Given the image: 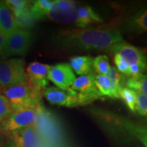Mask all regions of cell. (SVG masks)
<instances>
[{
  "label": "cell",
  "mask_w": 147,
  "mask_h": 147,
  "mask_svg": "<svg viewBox=\"0 0 147 147\" xmlns=\"http://www.w3.org/2000/svg\"><path fill=\"white\" fill-rule=\"evenodd\" d=\"M136 111L141 116H146L147 114V97L142 93H137Z\"/></svg>",
  "instance_id": "d4e9b609"
},
{
  "label": "cell",
  "mask_w": 147,
  "mask_h": 147,
  "mask_svg": "<svg viewBox=\"0 0 147 147\" xmlns=\"http://www.w3.org/2000/svg\"><path fill=\"white\" fill-rule=\"evenodd\" d=\"M127 28L130 32L142 34L147 30V12L146 10L140 11L129 19Z\"/></svg>",
  "instance_id": "e0dca14e"
},
{
  "label": "cell",
  "mask_w": 147,
  "mask_h": 147,
  "mask_svg": "<svg viewBox=\"0 0 147 147\" xmlns=\"http://www.w3.org/2000/svg\"><path fill=\"white\" fill-rule=\"evenodd\" d=\"M5 3L16 18L29 12L32 6L29 1L24 0H7Z\"/></svg>",
  "instance_id": "ffe728a7"
},
{
  "label": "cell",
  "mask_w": 147,
  "mask_h": 147,
  "mask_svg": "<svg viewBox=\"0 0 147 147\" xmlns=\"http://www.w3.org/2000/svg\"><path fill=\"white\" fill-rule=\"evenodd\" d=\"M110 67L111 66L110 65L109 59L106 55H99L93 59V68L99 74L98 75L106 76Z\"/></svg>",
  "instance_id": "44dd1931"
},
{
  "label": "cell",
  "mask_w": 147,
  "mask_h": 147,
  "mask_svg": "<svg viewBox=\"0 0 147 147\" xmlns=\"http://www.w3.org/2000/svg\"><path fill=\"white\" fill-rule=\"evenodd\" d=\"M93 59L89 56L74 57L69 60V65L77 74L82 75L92 74Z\"/></svg>",
  "instance_id": "2e32d148"
},
{
  "label": "cell",
  "mask_w": 147,
  "mask_h": 147,
  "mask_svg": "<svg viewBox=\"0 0 147 147\" xmlns=\"http://www.w3.org/2000/svg\"><path fill=\"white\" fill-rule=\"evenodd\" d=\"M134 90L136 93L147 95V77L146 75L138 74L136 76H129L126 78L125 87Z\"/></svg>",
  "instance_id": "ac0fdd59"
},
{
  "label": "cell",
  "mask_w": 147,
  "mask_h": 147,
  "mask_svg": "<svg viewBox=\"0 0 147 147\" xmlns=\"http://www.w3.org/2000/svg\"><path fill=\"white\" fill-rule=\"evenodd\" d=\"M76 79V76L69 63H62L51 66L48 80L62 90L69 89Z\"/></svg>",
  "instance_id": "9c48e42d"
},
{
  "label": "cell",
  "mask_w": 147,
  "mask_h": 147,
  "mask_svg": "<svg viewBox=\"0 0 147 147\" xmlns=\"http://www.w3.org/2000/svg\"><path fill=\"white\" fill-rule=\"evenodd\" d=\"M19 29L16 18L5 4L0 1V32L6 38Z\"/></svg>",
  "instance_id": "7c38bea8"
},
{
  "label": "cell",
  "mask_w": 147,
  "mask_h": 147,
  "mask_svg": "<svg viewBox=\"0 0 147 147\" xmlns=\"http://www.w3.org/2000/svg\"><path fill=\"white\" fill-rule=\"evenodd\" d=\"M55 42L67 49L108 51L114 45L123 42V39L116 29H74L61 31L55 36Z\"/></svg>",
  "instance_id": "6da1fadb"
},
{
  "label": "cell",
  "mask_w": 147,
  "mask_h": 147,
  "mask_svg": "<svg viewBox=\"0 0 147 147\" xmlns=\"http://www.w3.org/2000/svg\"><path fill=\"white\" fill-rule=\"evenodd\" d=\"M120 98L123 99L127 108L131 112H136V104L137 93L134 90L127 87L122 88L121 91Z\"/></svg>",
  "instance_id": "7402d4cb"
},
{
  "label": "cell",
  "mask_w": 147,
  "mask_h": 147,
  "mask_svg": "<svg viewBox=\"0 0 147 147\" xmlns=\"http://www.w3.org/2000/svg\"><path fill=\"white\" fill-rule=\"evenodd\" d=\"M95 74L93 73L80 76L78 78H76L69 88L73 91H78V93L81 94H88L99 91L95 87Z\"/></svg>",
  "instance_id": "5bb4252c"
},
{
  "label": "cell",
  "mask_w": 147,
  "mask_h": 147,
  "mask_svg": "<svg viewBox=\"0 0 147 147\" xmlns=\"http://www.w3.org/2000/svg\"><path fill=\"white\" fill-rule=\"evenodd\" d=\"M95 87L103 96L120 98L122 87L116 84L107 76L95 75Z\"/></svg>",
  "instance_id": "4fadbf2b"
},
{
  "label": "cell",
  "mask_w": 147,
  "mask_h": 147,
  "mask_svg": "<svg viewBox=\"0 0 147 147\" xmlns=\"http://www.w3.org/2000/svg\"><path fill=\"white\" fill-rule=\"evenodd\" d=\"M114 62H115L117 68L118 70L123 74H128L129 71V65L122 58L117 54H114Z\"/></svg>",
  "instance_id": "484cf974"
},
{
  "label": "cell",
  "mask_w": 147,
  "mask_h": 147,
  "mask_svg": "<svg viewBox=\"0 0 147 147\" xmlns=\"http://www.w3.org/2000/svg\"><path fill=\"white\" fill-rule=\"evenodd\" d=\"M0 94H2V89H1V86H0Z\"/></svg>",
  "instance_id": "f1b7e54d"
},
{
  "label": "cell",
  "mask_w": 147,
  "mask_h": 147,
  "mask_svg": "<svg viewBox=\"0 0 147 147\" xmlns=\"http://www.w3.org/2000/svg\"><path fill=\"white\" fill-rule=\"evenodd\" d=\"M12 112L8 101L3 94H0V124Z\"/></svg>",
  "instance_id": "cb8c5ba5"
},
{
  "label": "cell",
  "mask_w": 147,
  "mask_h": 147,
  "mask_svg": "<svg viewBox=\"0 0 147 147\" xmlns=\"http://www.w3.org/2000/svg\"><path fill=\"white\" fill-rule=\"evenodd\" d=\"M51 65L38 62H33L25 69L27 80L32 85L45 90L49 83L48 73Z\"/></svg>",
  "instance_id": "8fae6325"
},
{
  "label": "cell",
  "mask_w": 147,
  "mask_h": 147,
  "mask_svg": "<svg viewBox=\"0 0 147 147\" xmlns=\"http://www.w3.org/2000/svg\"><path fill=\"white\" fill-rule=\"evenodd\" d=\"M79 5L73 1L57 0L53 1L52 5L48 12L47 17L59 23H76L77 10Z\"/></svg>",
  "instance_id": "8992f818"
},
{
  "label": "cell",
  "mask_w": 147,
  "mask_h": 147,
  "mask_svg": "<svg viewBox=\"0 0 147 147\" xmlns=\"http://www.w3.org/2000/svg\"><path fill=\"white\" fill-rule=\"evenodd\" d=\"M5 37L2 33L0 32V57L2 56L3 46H4Z\"/></svg>",
  "instance_id": "83f0119b"
},
{
  "label": "cell",
  "mask_w": 147,
  "mask_h": 147,
  "mask_svg": "<svg viewBox=\"0 0 147 147\" xmlns=\"http://www.w3.org/2000/svg\"><path fill=\"white\" fill-rule=\"evenodd\" d=\"M43 96L52 104L65 107H76L78 106V93L70 88L62 90L55 87H46L44 90Z\"/></svg>",
  "instance_id": "ba28073f"
},
{
  "label": "cell",
  "mask_w": 147,
  "mask_h": 147,
  "mask_svg": "<svg viewBox=\"0 0 147 147\" xmlns=\"http://www.w3.org/2000/svg\"><path fill=\"white\" fill-rule=\"evenodd\" d=\"M113 54H117L129 65L136 63H146V58L142 51L138 48L128 44H117L109 49Z\"/></svg>",
  "instance_id": "30bf717a"
},
{
  "label": "cell",
  "mask_w": 147,
  "mask_h": 147,
  "mask_svg": "<svg viewBox=\"0 0 147 147\" xmlns=\"http://www.w3.org/2000/svg\"><path fill=\"white\" fill-rule=\"evenodd\" d=\"M146 63L131 64L129 66L128 76H134L138 74H142L146 70Z\"/></svg>",
  "instance_id": "4316f807"
},
{
  "label": "cell",
  "mask_w": 147,
  "mask_h": 147,
  "mask_svg": "<svg viewBox=\"0 0 147 147\" xmlns=\"http://www.w3.org/2000/svg\"><path fill=\"white\" fill-rule=\"evenodd\" d=\"M32 40V35L28 31L18 29L5 38L2 57L24 55L28 51Z\"/></svg>",
  "instance_id": "5b68a950"
},
{
  "label": "cell",
  "mask_w": 147,
  "mask_h": 147,
  "mask_svg": "<svg viewBox=\"0 0 147 147\" xmlns=\"http://www.w3.org/2000/svg\"><path fill=\"white\" fill-rule=\"evenodd\" d=\"M77 18L76 25L82 28H85L91 24L103 21L98 14L95 13L91 7L87 5L79 7L77 10Z\"/></svg>",
  "instance_id": "9a60e30c"
},
{
  "label": "cell",
  "mask_w": 147,
  "mask_h": 147,
  "mask_svg": "<svg viewBox=\"0 0 147 147\" xmlns=\"http://www.w3.org/2000/svg\"><path fill=\"white\" fill-rule=\"evenodd\" d=\"M25 62L23 59L12 58L0 61V86L1 89L26 81Z\"/></svg>",
  "instance_id": "3957f363"
},
{
  "label": "cell",
  "mask_w": 147,
  "mask_h": 147,
  "mask_svg": "<svg viewBox=\"0 0 147 147\" xmlns=\"http://www.w3.org/2000/svg\"><path fill=\"white\" fill-rule=\"evenodd\" d=\"M53 1L38 0L31 6L30 12L34 20L42 19L47 17V13L52 5Z\"/></svg>",
  "instance_id": "d6986e66"
},
{
  "label": "cell",
  "mask_w": 147,
  "mask_h": 147,
  "mask_svg": "<svg viewBox=\"0 0 147 147\" xmlns=\"http://www.w3.org/2000/svg\"><path fill=\"white\" fill-rule=\"evenodd\" d=\"M106 76L111 79L113 82H115L116 84L120 86L121 87L123 88L125 87L127 78L125 76V74L120 72L115 67H110V70Z\"/></svg>",
  "instance_id": "603a6c76"
},
{
  "label": "cell",
  "mask_w": 147,
  "mask_h": 147,
  "mask_svg": "<svg viewBox=\"0 0 147 147\" xmlns=\"http://www.w3.org/2000/svg\"><path fill=\"white\" fill-rule=\"evenodd\" d=\"M8 134L11 147H41V136L35 125Z\"/></svg>",
  "instance_id": "52a82bcc"
},
{
  "label": "cell",
  "mask_w": 147,
  "mask_h": 147,
  "mask_svg": "<svg viewBox=\"0 0 147 147\" xmlns=\"http://www.w3.org/2000/svg\"><path fill=\"white\" fill-rule=\"evenodd\" d=\"M44 90L24 81L2 89V94L8 101L12 111L25 108L40 110Z\"/></svg>",
  "instance_id": "7a4b0ae2"
},
{
  "label": "cell",
  "mask_w": 147,
  "mask_h": 147,
  "mask_svg": "<svg viewBox=\"0 0 147 147\" xmlns=\"http://www.w3.org/2000/svg\"><path fill=\"white\" fill-rule=\"evenodd\" d=\"M40 110L25 108L14 110L0 124V131L8 134L27 127L34 125L36 123Z\"/></svg>",
  "instance_id": "277c9868"
}]
</instances>
